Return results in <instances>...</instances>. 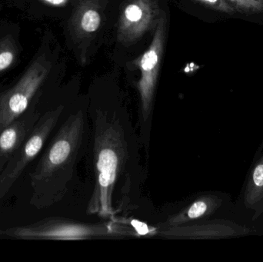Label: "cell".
<instances>
[{
  "label": "cell",
  "mask_w": 263,
  "mask_h": 262,
  "mask_svg": "<svg viewBox=\"0 0 263 262\" xmlns=\"http://www.w3.org/2000/svg\"><path fill=\"white\" fill-rule=\"evenodd\" d=\"M88 116L86 213L112 220L136 212L146 178L136 124L125 108L114 105H93Z\"/></svg>",
  "instance_id": "obj_1"
},
{
  "label": "cell",
  "mask_w": 263,
  "mask_h": 262,
  "mask_svg": "<svg viewBox=\"0 0 263 262\" xmlns=\"http://www.w3.org/2000/svg\"><path fill=\"white\" fill-rule=\"evenodd\" d=\"M89 137L88 109L63 116L61 124L29 173L30 205L36 209L63 201L78 181V166L84 160Z\"/></svg>",
  "instance_id": "obj_2"
},
{
  "label": "cell",
  "mask_w": 263,
  "mask_h": 262,
  "mask_svg": "<svg viewBox=\"0 0 263 262\" xmlns=\"http://www.w3.org/2000/svg\"><path fill=\"white\" fill-rule=\"evenodd\" d=\"M49 44V37L43 35L38 49L18 76L0 84V132L34 103L43 99L55 65Z\"/></svg>",
  "instance_id": "obj_3"
},
{
  "label": "cell",
  "mask_w": 263,
  "mask_h": 262,
  "mask_svg": "<svg viewBox=\"0 0 263 262\" xmlns=\"http://www.w3.org/2000/svg\"><path fill=\"white\" fill-rule=\"evenodd\" d=\"M136 230L111 220L106 223H86L69 218L52 217L32 224L9 228L5 235L23 240H78L134 236Z\"/></svg>",
  "instance_id": "obj_4"
},
{
  "label": "cell",
  "mask_w": 263,
  "mask_h": 262,
  "mask_svg": "<svg viewBox=\"0 0 263 262\" xmlns=\"http://www.w3.org/2000/svg\"><path fill=\"white\" fill-rule=\"evenodd\" d=\"M165 39V19L160 18L157 29L153 37L149 49L142 55L140 62L142 77L138 84V90L140 99L139 118L136 128L139 129V138L147 158H148L150 149L152 122H153V106L155 94L157 85L158 75L163 54Z\"/></svg>",
  "instance_id": "obj_5"
},
{
  "label": "cell",
  "mask_w": 263,
  "mask_h": 262,
  "mask_svg": "<svg viewBox=\"0 0 263 262\" xmlns=\"http://www.w3.org/2000/svg\"><path fill=\"white\" fill-rule=\"evenodd\" d=\"M64 112L65 106L58 105L42 114L26 141L0 172V199L7 195L26 168L40 155Z\"/></svg>",
  "instance_id": "obj_6"
},
{
  "label": "cell",
  "mask_w": 263,
  "mask_h": 262,
  "mask_svg": "<svg viewBox=\"0 0 263 262\" xmlns=\"http://www.w3.org/2000/svg\"><path fill=\"white\" fill-rule=\"evenodd\" d=\"M41 102H35L26 112L0 132V172L15 155L35 127L43 112Z\"/></svg>",
  "instance_id": "obj_7"
},
{
  "label": "cell",
  "mask_w": 263,
  "mask_h": 262,
  "mask_svg": "<svg viewBox=\"0 0 263 262\" xmlns=\"http://www.w3.org/2000/svg\"><path fill=\"white\" fill-rule=\"evenodd\" d=\"M21 28L11 20L0 21V78L13 70L21 62L23 55Z\"/></svg>",
  "instance_id": "obj_8"
},
{
  "label": "cell",
  "mask_w": 263,
  "mask_h": 262,
  "mask_svg": "<svg viewBox=\"0 0 263 262\" xmlns=\"http://www.w3.org/2000/svg\"><path fill=\"white\" fill-rule=\"evenodd\" d=\"M213 201L210 198H202L193 201L190 206L181 209L179 212L170 215L163 227L182 226L199 219L210 212Z\"/></svg>",
  "instance_id": "obj_9"
},
{
  "label": "cell",
  "mask_w": 263,
  "mask_h": 262,
  "mask_svg": "<svg viewBox=\"0 0 263 262\" xmlns=\"http://www.w3.org/2000/svg\"><path fill=\"white\" fill-rule=\"evenodd\" d=\"M148 16L145 17V11L142 7L136 3L129 5L124 11V22L122 26L123 27L126 26V30L137 32L139 31L138 23L142 22L143 23H147Z\"/></svg>",
  "instance_id": "obj_10"
},
{
  "label": "cell",
  "mask_w": 263,
  "mask_h": 262,
  "mask_svg": "<svg viewBox=\"0 0 263 262\" xmlns=\"http://www.w3.org/2000/svg\"><path fill=\"white\" fill-rule=\"evenodd\" d=\"M100 23H101V17L100 14L97 11L90 9L86 11L83 15L81 22L82 28L86 32H95L100 26Z\"/></svg>",
  "instance_id": "obj_11"
},
{
  "label": "cell",
  "mask_w": 263,
  "mask_h": 262,
  "mask_svg": "<svg viewBox=\"0 0 263 262\" xmlns=\"http://www.w3.org/2000/svg\"><path fill=\"white\" fill-rule=\"evenodd\" d=\"M253 183L257 187H263V164L259 165L255 169L253 175Z\"/></svg>",
  "instance_id": "obj_12"
},
{
  "label": "cell",
  "mask_w": 263,
  "mask_h": 262,
  "mask_svg": "<svg viewBox=\"0 0 263 262\" xmlns=\"http://www.w3.org/2000/svg\"><path fill=\"white\" fill-rule=\"evenodd\" d=\"M3 8H4V4H3V2H1V0H0V12L3 10Z\"/></svg>",
  "instance_id": "obj_13"
},
{
  "label": "cell",
  "mask_w": 263,
  "mask_h": 262,
  "mask_svg": "<svg viewBox=\"0 0 263 262\" xmlns=\"http://www.w3.org/2000/svg\"><path fill=\"white\" fill-rule=\"evenodd\" d=\"M5 235V231L0 230V235Z\"/></svg>",
  "instance_id": "obj_14"
},
{
  "label": "cell",
  "mask_w": 263,
  "mask_h": 262,
  "mask_svg": "<svg viewBox=\"0 0 263 262\" xmlns=\"http://www.w3.org/2000/svg\"><path fill=\"white\" fill-rule=\"evenodd\" d=\"M6 1H9V2H10V1H12V0H6Z\"/></svg>",
  "instance_id": "obj_15"
}]
</instances>
